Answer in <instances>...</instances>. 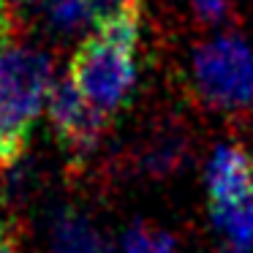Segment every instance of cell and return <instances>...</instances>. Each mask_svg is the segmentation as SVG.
<instances>
[{"label":"cell","instance_id":"1","mask_svg":"<svg viewBox=\"0 0 253 253\" xmlns=\"http://www.w3.org/2000/svg\"><path fill=\"white\" fill-rule=\"evenodd\" d=\"M196 87L212 106L253 104V46L240 36H218L193 52Z\"/></svg>","mask_w":253,"mask_h":253},{"label":"cell","instance_id":"2","mask_svg":"<svg viewBox=\"0 0 253 253\" xmlns=\"http://www.w3.org/2000/svg\"><path fill=\"white\" fill-rule=\"evenodd\" d=\"M49 55L28 46H0V117L28 133L52 90Z\"/></svg>","mask_w":253,"mask_h":253},{"label":"cell","instance_id":"3","mask_svg":"<svg viewBox=\"0 0 253 253\" xmlns=\"http://www.w3.org/2000/svg\"><path fill=\"white\" fill-rule=\"evenodd\" d=\"M71 79L95 109L109 115L128 98L133 87V49L90 36L71 60Z\"/></svg>","mask_w":253,"mask_h":253},{"label":"cell","instance_id":"4","mask_svg":"<svg viewBox=\"0 0 253 253\" xmlns=\"http://www.w3.org/2000/svg\"><path fill=\"white\" fill-rule=\"evenodd\" d=\"M46 109H49V120L55 126L57 136L71 150L84 153V150L95 147L101 131H104L106 115L84 98L71 77L52 82Z\"/></svg>","mask_w":253,"mask_h":253},{"label":"cell","instance_id":"5","mask_svg":"<svg viewBox=\"0 0 253 253\" xmlns=\"http://www.w3.org/2000/svg\"><path fill=\"white\" fill-rule=\"evenodd\" d=\"M253 182V161L237 144H220L207 164V191L212 207L234 204Z\"/></svg>","mask_w":253,"mask_h":253},{"label":"cell","instance_id":"6","mask_svg":"<svg viewBox=\"0 0 253 253\" xmlns=\"http://www.w3.org/2000/svg\"><path fill=\"white\" fill-rule=\"evenodd\" d=\"M52 253H115L98 229L84 215L63 210L55 215L49 229Z\"/></svg>","mask_w":253,"mask_h":253},{"label":"cell","instance_id":"7","mask_svg":"<svg viewBox=\"0 0 253 253\" xmlns=\"http://www.w3.org/2000/svg\"><path fill=\"white\" fill-rule=\"evenodd\" d=\"M212 220L220 231L231 240V245L253 248V182L245 191V196L234 204H220L212 207Z\"/></svg>","mask_w":253,"mask_h":253},{"label":"cell","instance_id":"8","mask_svg":"<svg viewBox=\"0 0 253 253\" xmlns=\"http://www.w3.org/2000/svg\"><path fill=\"white\" fill-rule=\"evenodd\" d=\"M49 25L57 33H79L95 25L93 0H41Z\"/></svg>","mask_w":253,"mask_h":253},{"label":"cell","instance_id":"9","mask_svg":"<svg viewBox=\"0 0 253 253\" xmlns=\"http://www.w3.org/2000/svg\"><path fill=\"white\" fill-rule=\"evenodd\" d=\"M123 253H174V240L166 231L136 223L123 237Z\"/></svg>","mask_w":253,"mask_h":253},{"label":"cell","instance_id":"10","mask_svg":"<svg viewBox=\"0 0 253 253\" xmlns=\"http://www.w3.org/2000/svg\"><path fill=\"white\" fill-rule=\"evenodd\" d=\"M182 158V142L177 136H161L153 142V147L144 153L142 166L150 174H166L171 171Z\"/></svg>","mask_w":253,"mask_h":253},{"label":"cell","instance_id":"11","mask_svg":"<svg viewBox=\"0 0 253 253\" xmlns=\"http://www.w3.org/2000/svg\"><path fill=\"white\" fill-rule=\"evenodd\" d=\"M25 147V133L14 131L3 117H0V166H8L19 158Z\"/></svg>","mask_w":253,"mask_h":253},{"label":"cell","instance_id":"12","mask_svg":"<svg viewBox=\"0 0 253 253\" xmlns=\"http://www.w3.org/2000/svg\"><path fill=\"white\" fill-rule=\"evenodd\" d=\"M191 8L202 22L218 25L226 19V14H229L231 6H229V0H191Z\"/></svg>","mask_w":253,"mask_h":253},{"label":"cell","instance_id":"13","mask_svg":"<svg viewBox=\"0 0 253 253\" xmlns=\"http://www.w3.org/2000/svg\"><path fill=\"white\" fill-rule=\"evenodd\" d=\"M8 36H11V11L6 0H0V46L8 44Z\"/></svg>","mask_w":253,"mask_h":253},{"label":"cell","instance_id":"14","mask_svg":"<svg viewBox=\"0 0 253 253\" xmlns=\"http://www.w3.org/2000/svg\"><path fill=\"white\" fill-rule=\"evenodd\" d=\"M0 253H19V251H17V248H14L11 242L6 240V242H0Z\"/></svg>","mask_w":253,"mask_h":253},{"label":"cell","instance_id":"15","mask_svg":"<svg viewBox=\"0 0 253 253\" xmlns=\"http://www.w3.org/2000/svg\"><path fill=\"white\" fill-rule=\"evenodd\" d=\"M220 253H251L248 248H240V245H231V248H226V251H220Z\"/></svg>","mask_w":253,"mask_h":253},{"label":"cell","instance_id":"16","mask_svg":"<svg viewBox=\"0 0 253 253\" xmlns=\"http://www.w3.org/2000/svg\"><path fill=\"white\" fill-rule=\"evenodd\" d=\"M25 3H28V0H25Z\"/></svg>","mask_w":253,"mask_h":253}]
</instances>
